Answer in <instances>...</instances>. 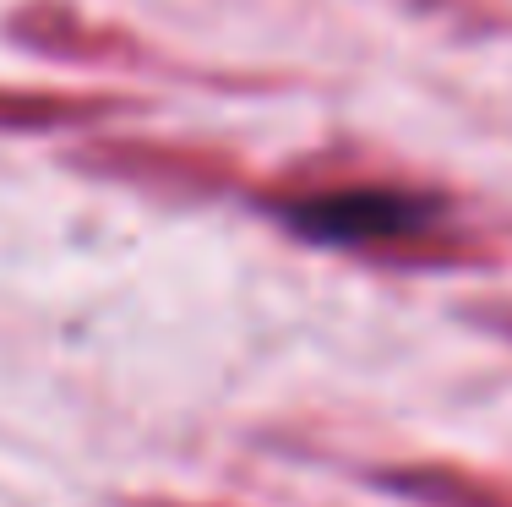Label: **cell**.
I'll return each mask as SVG.
<instances>
[{"label": "cell", "instance_id": "cell-1", "mask_svg": "<svg viewBox=\"0 0 512 507\" xmlns=\"http://www.w3.org/2000/svg\"><path fill=\"white\" fill-rule=\"evenodd\" d=\"M436 213H442V202L404 186H338L289 202L284 219L289 229L322 240V246H393V240L425 235Z\"/></svg>", "mask_w": 512, "mask_h": 507}]
</instances>
